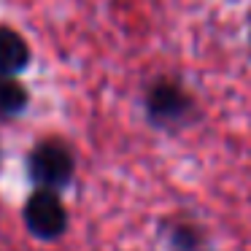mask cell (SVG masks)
<instances>
[{"mask_svg":"<svg viewBox=\"0 0 251 251\" xmlns=\"http://www.w3.org/2000/svg\"><path fill=\"white\" fill-rule=\"evenodd\" d=\"M30 62V49L25 38L11 27H0V76H14Z\"/></svg>","mask_w":251,"mask_h":251,"instance_id":"4","label":"cell"},{"mask_svg":"<svg viewBox=\"0 0 251 251\" xmlns=\"http://www.w3.org/2000/svg\"><path fill=\"white\" fill-rule=\"evenodd\" d=\"M25 224L41 240L60 238L68 227V211L60 202L57 192L38 189L35 195H30L27 205H25Z\"/></svg>","mask_w":251,"mask_h":251,"instance_id":"2","label":"cell"},{"mask_svg":"<svg viewBox=\"0 0 251 251\" xmlns=\"http://www.w3.org/2000/svg\"><path fill=\"white\" fill-rule=\"evenodd\" d=\"M192 100L186 98V92L178 87V84H170V81H159L149 89V98H146V108L149 116L154 122H176L189 111Z\"/></svg>","mask_w":251,"mask_h":251,"instance_id":"3","label":"cell"},{"mask_svg":"<svg viewBox=\"0 0 251 251\" xmlns=\"http://www.w3.org/2000/svg\"><path fill=\"white\" fill-rule=\"evenodd\" d=\"M27 170H30V178L41 186V189H60L71 181L73 176V157L62 143L57 141H46L38 143L33 149L27 159Z\"/></svg>","mask_w":251,"mask_h":251,"instance_id":"1","label":"cell"},{"mask_svg":"<svg viewBox=\"0 0 251 251\" xmlns=\"http://www.w3.org/2000/svg\"><path fill=\"white\" fill-rule=\"evenodd\" d=\"M27 105V89L11 76H0V116H17Z\"/></svg>","mask_w":251,"mask_h":251,"instance_id":"5","label":"cell"}]
</instances>
